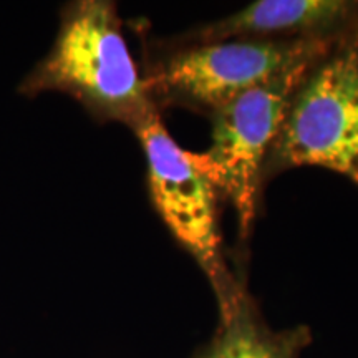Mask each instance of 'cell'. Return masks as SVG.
Wrapping results in <instances>:
<instances>
[{"label": "cell", "mask_w": 358, "mask_h": 358, "mask_svg": "<svg viewBox=\"0 0 358 358\" xmlns=\"http://www.w3.org/2000/svg\"><path fill=\"white\" fill-rule=\"evenodd\" d=\"M19 90L27 96L65 93L98 122L131 129L159 111L129 52L116 3L110 0L65 6L52 50Z\"/></svg>", "instance_id": "cell-1"}, {"label": "cell", "mask_w": 358, "mask_h": 358, "mask_svg": "<svg viewBox=\"0 0 358 358\" xmlns=\"http://www.w3.org/2000/svg\"><path fill=\"white\" fill-rule=\"evenodd\" d=\"M343 37L189 43L159 60L146 85L158 110L182 106L211 115L285 71L319 64Z\"/></svg>", "instance_id": "cell-2"}, {"label": "cell", "mask_w": 358, "mask_h": 358, "mask_svg": "<svg viewBox=\"0 0 358 358\" xmlns=\"http://www.w3.org/2000/svg\"><path fill=\"white\" fill-rule=\"evenodd\" d=\"M302 166L330 169L358 186V38L345 35L299 85L264 179Z\"/></svg>", "instance_id": "cell-3"}, {"label": "cell", "mask_w": 358, "mask_h": 358, "mask_svg": "<svg viewBox=\"0 0 358 358\" xmlns=\"http://www.w3.org/2000/svg\"><path fill=\"white\" fill-rule=\"evenodd\" d=\"M133 131L145 153L151 203L176 243L208 277L217 308L222 310L244 284L232 274L224 256L219 227L221 192L194 163L191 151L173 140L159 111Z\"/></svg>", "instance_id": "cell-4"}, {"label": "cell", "mask_w": 358, "mask_h": 358, "mask_svg": "<svg viewBox=\"0 0 358 358\" xmlns=\"http://www.w3.org/2000/svg\"><path fill=\"white\" fill-rule=\"evenodd\" d=\"M312 66L285 71L221 106L209 115L211 146L204 153L191 151L194 163L216 185L221 198L234 208L239 241H245L252 232L268 153L279 136L290 100Z\"/></svg>", "instance_id": "cell-5"}, {"label": "cell", "mask_w": 358, "mask_h": 358, "mask_svg": "<svg viewBox=\"0 0 358 358\" xmlns=\"http://www.w3.org/2000/svg\"><path fill=\"white\" fill-rule=\"evenodd\" d=\"M357 6L343 0H257L185 35L187 43L338 38L348 34Z\"/></svg>", "instance_id": "cell-6"}, {"label": "cell", "mask_w": 358, "mask_h": 358, "mask_svg": "<svg viewBox=\"0 0 358 358\" xmlns=\"http://www.w3.org/2000/svg\"><path fill=\"white\" fill-rule=\"evenodd\" d=\"M310 342L307 325L284 330L268 327L244 287L219 310L216 334L192 358H301Z\"/></svg>", "instance_id": "cell-7"}]
</instances>
